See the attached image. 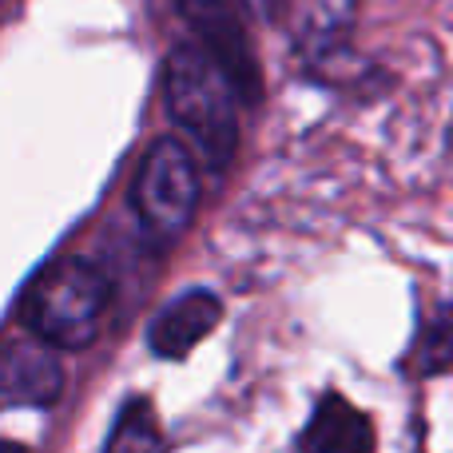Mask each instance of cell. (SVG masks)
<instances>
[{"label":"cell","instance_id":"10","mask_svg":"<svg viewBox=\"0 0 453 453\" xmlns=\"http://www.w3.org/2000/svg\"><path fill=\"white\" fill-rule=\"evenodd\" d=\"M108 453H159V426L143 398L127 402L116 430L108 438Z\"/></svg>","mask_w":453,"mask_h":453},{"label":"cell","instance_id":"6","mask_svg":"<svg viewBox=\"0 0 453 453\" xmlns=\"http://www.w3.org/2000/svg\"><path fill=\"white\" fill-rule=\"evenodd\" d=\"M298 453H378V426L346 394L326 390L298 434Z\"/></svg>","mask_w":453,"mask_h":453},{"label":"cell","instance_id":"2","mask_svg":"<svg viewBox=\"0 0 453 453\" xmlns=\"http://www.w3.org/2000/svg\"><path fill=\"white\" fill-rule=\"evenodd\" d=\"M111 303V279L92 258H60L44 266L24 298L32 338L52 350H84L100 334Z\"/></svg>","mask_w":453,"mask_h":453},{"label":"cell","instance_id":"5","mask_svg":"<svg viewBox=\"0 0 453 453\" xmlns=\"http://www.w3.org/2000/svg\"><path fill=\"white\" fill-rule=\"evenodd\" d=\"M64 390V366L40 338L0 346V410L52 406Z\"/></svg>","mask_w":453,"mask_h":453},{"label":"cell","instance_id":"9","mask_svg":"<svg viewBox=\"0 0 453 453\" xmlns=\"http://www.w3.org/2000/svg\"><path fill=\"white\" fill-rule=\"evenodd\" d=\"M402 374L414 382L453 374V303H441L430 319L418 322L410 350L402 358Z\"/></svg>","mask_w":453,"mask_h":453},{"label":"cell","instance_id":"1","mask_svg":"<svg viewBox=\"0 0 453 453\" xmlns=\"http://www.w3.org/2000/svg\"><path fill=\"white\" fill-rule=\"evenodd\" d=\"M164 100L172 124L188 135L207 167H226L239 148V96L199 44H175L164 60Z\"/></svg>","mask_w":453,"mask_h":453},{"label":"cell","instance_id":"3","mask_svg":"<svg viewBox=\"0 0 453 453\" xmlns=\"http://www.w3.org/2000/svg\"><path fill=\"white\" fill-rule=\"evenodd\" d=\"M132 207L140 223L159 239H180L199 207V167L188 143L164 135L143 151V164L132 183Z\"/></svg>","mask_w":453,"mask_h":453},{"label":"cell","instance_id":"12","mask_svg":"<svg viewBox=\"0 0 453 453\" xmlns=\"http://www.w3.org/2000/svg\"><path fill=\"white\" fill-rule=\"evenodd\" d=\"M0 453H28L20 441H0Z\"/></svg>","mask_w":453,"mask_h":453},{"label":"cell","instance_id":"11","mask_svg":"<svg viewBox=\"0 0 453 453\" xmlns=\"http://www.w3.org/2000/svg\"><path fill=\"white\" fill-rule=\"evenodd\" d=\"M242 4L250 8V12L266 16V20H274V16H282L290 8V0H242Z\"/></svg>","mask_w":453,"mask_h":453},{"label":"cell","instance_id":"4","mask_svg":"<svg viewBox=\"0 0 453 453\" xmlns=\"http://www.w3.org/2000/svg\"><path fill=\"white\" fill-rule=\"evenodd\" d=\"M175 8L188 20V28L196 32V44L211 56L215 68L234 88L239 104L263 100V72H258V56L250 48L239 8L231 0H175Z\"/></svg>","mask_w":453,"mask_h":453},{"label":"cell","instance_id":"8","mask_svg":"<svg viewBox=\"0 0 453 453\" xmlns=\"http://www.w3.org/2000/svg\"><path fill=\"white\" fill-rule=\"evenodd\" d=\"M290 28L295 44L314 64L334 60L358 20V0H290Z\"/></svg>","mask_w":453,"mask_h":453},{"label":"cell","instance_id":"7","mask_svg":"<svg viewBox=\"0 0 453 453\" xmlns=\"http://www.w3.org/2000/svg\"><path fill=\"white\" fill-rule=\"evenodd\" d=\"M219 319H223L219 295H211V290H203V287L172 298L148 326L151 354H159V358H167V362L188 358V354L219 326Z\"/></svg>","mask_w":453,"mask_h":453}]
</instances>
